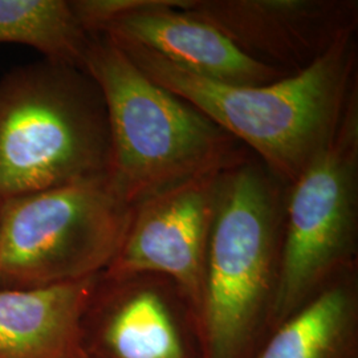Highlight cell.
I'll use <instances>...</instances> for the list:
<instances>
[{
    "instance_id": "4",
    "label": "cell",
    "mask_w": 358,
    "mask_h": 358,
    "mask_svg": "<svg viewBox=\"0 0 358 358\" xmlns=\"http://www.w3.org/2000/svg\"><path fill=\"white\" fill-rule=\"evenodd\" d=\"M101 90L83 68L43 60L0 80V199L106 177Z\"/></svg>"
},
{
    "instance_id": "6",
    "label": "cell",
    "mask_w": 358,
    "mask_h": 358,
    "mask_svg": "<svg viewBox=\"0 0 358 358\" xmlns=\"http://www.w3.org/2000/svg\"><path fill=\"white\" fill-rule=\"evenodd\" d=\"M357 250L356 90L329 146L285 187L280 275L271 331L340 275L358 268Z\"/></svg>"
},
{
    "instance_id": "1",
    "label": "cell",
    "mask_w": 358,
    "mask_h": 358,
    "mask_svg": "<svg viewBox=\"0 0 358 358\" xmlns=\"http://www.w3.org/2000/svg\"><path fill=\"white\" fill-rule=\"evenodd\" d=\"M115 41L152 81L208 117L287 186L329 146L358 90L357 29L343 34L304 71L263 85L217 83L148 48Z\"/></svg>"
},
{
    "instance_id": "8",
    "label": "cell",
    "mask_w": 358,
    "mask_h": 358,
    "mask_svg": "<svg viewBox=\"0 0 358 358\" xmlns=\"http://www.w3.org/2000/svg\"><path fill=\"white\" fill-rule=\"evenodd\" d=\"M87 34L148 48L195 75L230 85H263L289 76L239 51L177 0H69Z\"/></svg>"
},
{
    "instance_id": "12",
    "label": "cell",
    "mask_w": 358,
    "mask_h": 358,
    "mask_svg": "<svg viewBox=\"0 0 358 358\" xmlns=\"http://www.w3.org/2000/svg\"><path fill=\"white\" fill-rule=\"evenodd\" d=\"M254 358H358V268L275 327Z\"/></svg>"
},
{
    "instance_id": "13",
    "label": "cell",
    "mask_w": 358,
    "mask_h": 358,
    "mask_svg": "<svg viewBox=\"0 0 358 358\" xmlns=\"http://www.w3.org/2000/svg\"><path fill=\"white\" fill-rule=\"evenodd\" d=\"M0 43L28 45L45 60L84 69L90 34L69 0H0Z\"/></svg>"
},
{
    "instance_id": "2",
    "label": "cell",
    "mask_w": 358,
    "mask_h": 358,
    "mask_svg": "<svg viewBox=\"0 0 358 358\" xmlns=\"http://www.w3.org/2000/svg\"><path fill=\"white\" fill-rule=\"evenodd\" d=\"M84 69L101 90L108 113L106 182L130 208L251 154L196 108L152 81L113 38L90 35Z\"/></svg>"
},
{
    "instance_id": "5",
    "label": "cell",
    "mask_w": 358,
    "mask_h": 358,
    "mask_svg": "<svg viewBox=\"0 0 358 358\" xmlns=\"http://www.w3.org/2000/svg\"><path fill=\"white\" fill-rule=\"evenodd\" d=\"M133 215L106 177L0 199V291L103 273Z\"/></svg>"
},
{
    "instance_id": "9",
    "label": "cell",
    "mask_w": 358,
    "mask_h": 358,
    "mask_svg": "<svg viewBox=\"0 0 358 358\" xmlns=\"http://www.w3.org/2000/svg\"><path fill=\"white\" fill-rule=\"evenodd\" d=\"M226 170L192 179L133 208L125 239L103 275H164L186 294L201 321L207 251Z\"/></svg>"
},
{
    "instance_id": "7",
    "label": "cell",
    "mask_w": 358,
    "mask_h": 358,
    "mask_svg": "<svg viewBox=\"0 0 358 358\" xmlns=\"http://www.w3.org/2000/svg\"><path fill=\"white\" fill-rule=\"evenodd\" d=\"M80 332L84 358H203L195 309L159 273H101Z\"/></svg>"
},
{
    "instance_id": "10",
    "label": "cell",
    "mask_w": 358,
    "mask_h": 358,
    "mask_svg": "<svg viewBox=\"0 0 358 358\" xmlns=\"http://www.w3.org/2000/svg\"><path fill=\"white\" fill-rule=\"evenodd\" d=\"M177 6L245 56L292 75L358 27L356 0H177Z\"/></svg>"
},
{
    "instance_id": "11",
    "label": "cell",
    "mask_w": 358,
    "mask_h": 358,
    "mask_svg": "<svg viewBox=\"0 0 358 358\" xmlns=\"http://www.w3.org/2000/svg\"><path fill=\"white\" fill-rule=\"evenodd\" d=\"M100 275L45 288L1 289L0 358H84L80 325Z\"/></svg>"
},
{
    "instance_id": "3",
    "label": "cell",
    "mask_w": 358,
    "mask_h": 358,
    "mask_svg": "<svg viewBox=\"0 0 358 358\" xmlns=\"http://www.w3.org/2000/svg\"><path fill=\"white\" fill-rule=\"evenodd\" d=\"M285 187L252 154L223 173L206 260L203 358H254L268 337Z\"/></svg>"
}]
</instances>
